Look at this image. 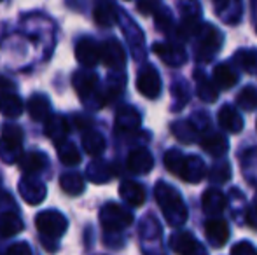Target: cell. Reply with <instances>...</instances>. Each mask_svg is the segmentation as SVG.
Here are the masks:
<instances>
[{
	"label": "cell",
	"mask_w": 257,
	"mask_h": 255,
	"mask_svg": "<svg viewBox=\"0 0 257 255\" xmlns=\"http://www.w3.org/2000/svg\"><path fill=\"white\" fill-rule=\"evenodd\" d=\"M231 255H257V250L252 243L240 241L231 248Z\"/></svg>",
	"instance_id": "41"
},
{
	"label": "cell",
	"mask_w": 257,
	"mask_h": 255,
	"mask_svg": "<svg viewBox=\"0 0 257 255\" xmlns=\"http://www.w3.org/2000/svg\"><path fill=\"white\" fill-rule=\"evenodd\" d=\"M236 103H238V107H240V109L247 110V112L255 110L257 109V91H255V88L247 86V88L241 89V91L238 93Z\"/></svg>",
	"instance_id": "37"
},
{
	"label": "cell",
	"mask_w": 257,
	"mask_h": 255,
	"mask_svg": "<svg viewBox=\"0 0 257 255\" xmlns=\"http://www.w3.org/2000/svg\"><path fill=\"white\" fill-rule=\"evenodd\" d=\"M177 7L180 11V16H182L180 27L177 28V34L186 39H189L194 34H200L201 7L198 0H177Z\"/></svg>",
	"instance_id": "6"
},
{
	"label": "cell",
	"mask_w": 257,
	"mask_h": 255,
	"mask_svg": "<svg viewBox=\"0 0 257 255\" xmlns=\"http://www.w3.org/2000/svg\"><path fill=\"white\" fill-rule=\"evenodd\" d=\"M82 149L89 156H100L105 150V138L95 129H88L82 135Z\"/></svg>",
	"instance_id": "35"
},
{
	"label": "cell",
	"mask_w": 257,
	"mask_h": 255,
	"mask_svg": "<svg viewBox=\"0 0 257 255\" xmlns=\"http://www.w3.org/2000/svg\"><path fill=\"white\" fill-rule=\"evenodd\" d=\"M72 86L81 98H89V96L95 95L96 88H98V75L91 70L75 72L74 77H72Z\"/></svg>",
	"instance_id": "15"
},
{
	"label": "cell",
	"mask_w": 257,
	"mask_h": 255,
	"mask_svg": "<svg viewBox=\"0 0 257 255\" xmlns=\"http://www.w3.org/2000/svg\"><path fill=\"white\" fill-rule=\"evenodd\" d=\"M137 89H139L140 95L149 100H154L161 95V77H159L158 70H156L153 65H146V67L139 72Z\"/></svg>",
	"instance_id": "8"
},
{
	"label": "cell",
	"mask_w": 257,
	"mask_h": 255,
	"mask_svg": "<svg viewBox=\"0 0 257 255\" xmlns=\"http://www.w3.org/2000/svg\"><path fill=\"white\" fill-rule=\"evenodd\" d=\"M172 133L180 143H194L198 140V126L193 121H175L172 124Z\"/></svg>",
	"instance_id": "31"
},
{
	"label": "cell",
	"mask_w": 257,
	"mask_h": 255,
	"mask_svg": "<svg viewBox=\"0 0 257 255\" xmlns=\"http://www.w3.org/2000/svg\"><path fill=\"white\" fill-rule=\"evenodd\" d=\"M100 222L108 232H121L133 224V213L117 203H107L100 210Z\"/></svg>",
	"instance_id": "4"
},
{
	"label": "cell",
	"mask_w": 257,
	"mask_h": 255,
	"mask_svg": "<svg viewBox=\"0 0 257 255\" xmlns=\"http://www.w3.org/2000/svg\"><path fill=\"white\" fill-rule=\"evenodd\" d=\"M18 191L28 204H39L46 199L48 187L42 180L35 178V175H25V178L18 185Z\"/></svg>",
	"instance_id": "10"
},
{
	"label": "cell",
	"mask_w": 257,
	"mask_h": 255,
	"mask_svg": "<svg viewBox=\"0 0 257 255\" xmlns=\"http://www.w3.org/2000/svg\"><path fill=\"white\" fill-rule=\"evenodd\" d=\"M166 170L173 173L175 177L182 178V180L189 182V184H196L206 175L205 161L200 156H184L180 150L172 149L165 154L163 157Z\"/></svg>",
	"instance_id": "1"
},
{
	"label": "cell",
	"mask_w": 257,
	"mask_h": 255,
	"mask_svg": "<svg viewBox=\"0 0 257 255\" xmlns=\"http://www.w3.org/2000/svg\"><path fill=\"white\" fill-rule=\"evenodd\" d=\"M68 131H70V124H68L67 117L51 114V116L44 121V135L48 136L49 140H53L54 143H60V142H63V140H67Z\"/></svg>",
	"instance_id": "19"
},
{
	"label": "cell",
	"mask_w": 257,
	"mask_h": 255,
	"mask_svg": "<svg viewBox=\"0 0 257 255\" xmlns=\"http://www.w3.org/2000/svg\"><path fill=\"white\" fill-rule=\"evenodd\" d=\"M233 60L247 74L257 72V49H240L234 53Z\"/></svg>",
	"instance_id": "36"
},
{
	"label": "cell",
	"mask_w": 257,
	"mask_h": 255,
	"mask_svg": "<svg viewBox=\"0 0 257 255\" xmlns=\"http://www.w3.org/2000/svg\"><path fill=\"white\" fill-rule=\"evenodd\" d=\"M86 177L93 182V184H105L114 177V168L112 164L105 163V161H93L86 170Z\"/></svg>",
	"instance_id": "30"
},
{
	"label": "cell",
	"mask_w": 257,
	"mask_h": 255,
	"mask_svg": "<svg viewBox=\"0 0 257 255\" xmlns=\"http://www.w3.org/2000/svg\"><path fill=\"white\" fill-rule=\"evenodd\" d=\"M200 143H201V149L213 157H222L227 152V149H229V143H227L226 136L217 131H205L200 138Z\"/></svg>",
	"instance_id": "20"
},
{
	"label": "cell",
	"mask_w": 257,
	"mask_h": 255,
	"mask_svg": "<svg viewBox=\"0 0 257 255\" xmlns=\"http://www.w3.org/2000/svg\"><path fill=\"white\" fill-rule=\"evenodd\" d=\"M18 164H20L25 175H37L48 166V157H46V154L32 150V152L21 154V157L18 159Z\"/></svg>",
	"instance_id": "22"
},
{
	"label": "cell",
	"mask_w": 257,
	"mask_h": 255,
	"mask_svg": "<svg viewBox=\"0 0 257 255\" xmlns=\"http://www.w3.org/2000/svg\"><path fill=\"white\" fill-rule=\"evenodd\" d=\"M74 123H75V126H77V129H88L89 128V121L82 119V117H75Z\"/></svg>",
	"instance_id": "45"
},
{
	"label": "cell",
	"mask_w": 257,
	"mask_h": 255,
	"mask_svg": "<svg viewBox=\"0 0 257 255\" xmlns=\"http://www.w3.org/2000/svg\"><path fill=\"white\" fill-rule=\"evenodd\" d=\"M194 81H196V93L200 96V100H203L206 103H213L219 98V91L217 86H213V82L203 74V72H194Z\"/></svg>",
	"instance_id": "29"
},
{
	"label": "cell",
	"mask_w": 257,
	"mask_h": 255,
	"mask_svg": "<svg viewBox=\"0 0 257 255\" xmlns=\"http://www.w3.org/2000/svg\"><path fill=\"white\" fill-rule=\"evenodd\" d=\"M60 187L63 192H67L68 196H79L84 192V178L77 171H67L60 177Z\"/></svg>",
	"instance_id": "32"
},
{
	"label": "cell",
	"mask_w": 257,
	"mask_h": 255,
	"mask_svg": "<svg viewBox=\"0 0 257 255\" xmlns=\"http://www.w3.org/2000/svg\"><path fill=\"white\" fill-rule=\"evenodd\" d=\"M54 145H56L58 157H60V161L65 166H77V164L81 163L82 156H81V152H79V149L72 142L63 140V142L54 143Z\"/></svg>",
	"instance_id": "33"
},
{
	"label": "cell",
	"mask_w": 257,
	"mask_h": 255,
	"mask_svg": "<svg viewBox=\"0 0 257 255\" xmlns=\"http://www.w3.org/2000/svg\"><path fill=\"white\" fill-rule=\"evenodd\" d=\"M215 13L226 25H238L243 14L241 0H215Z\"/></svg>",
	"instance_id": "16"
},
{
	"label": "cell",
	"mask_w": 257,
	"mask_h": 255,
	"mask_svg": "<svg viewBox=\"0 0 257 255\" xmlns=\"http://www.w3.org/2000/svg\"><path fill=\"white\" fill-rule=\"evenodd\" d=\"M140 124H142V116H140V112L135 107L124 105L115 114V128H117V131L133 133L140 128Z\"/></svg>",
	"instance_id": "18"
},
{
	"label": "cell",
	"mask_w": 257,
	"mask_h": 255,
	"mask_svg": "<svg viewBox=\"0 0 257 255\" xmlns=\"http://www.w3.org/2000/svg\"><path fill=\"white\" fill-rule=\"evenodd\" d=\"M35 225H37V231L42 234V238L58 239L67 232L68 220L60 211L46 210V211H41V213L35 217Z\"/></svg>",
	"instance_id": "5"
},
{
	"label": "cell",
	"mask_w": 257,
	"mask_h": 255,
	"mask_svg": "<svg viewBox=\"0 0 257 255\" xmlns=\"http://www.w3.org/2000/svg\"><path fill=\"white\" fill-rule=\"evenodd\" d=\"M201 206L206 215H220L226 208V196L219 189H206L201 197Z\"/></svg>",
	"instance_id": "25"
},
{
	"label": "cell",
	"mask_w": 257,
	"mask_h": 255,
	"mask_svg": "<svg viewBox=\"0 0 257 255\" xmlns=\"http://www.w3.org/2000/svg\"><path fill=\"white\" fill-rule=\"evenodd\" d=\"M205 236L210 245L220 248L229 239V225L222 218H210L205 224Z\"/></svg>",
	"instance_id": "14"
},
{
	"label": "cell",
	"mask_w": 257,
	"mask_h": 255,
	"mask_svg": "<svg viewBox=\"0 0 257 255\" xmlns=\"http://www.w3.org/2000/svg\"><path fill=\"white\" fill-rule=\"evenodd\" d=\"M119 194L130 206H142L146 203V189L133 180H124L119 185Z\"/></svg>",
	"instance_id": "24"
},
{
	"label": "cell",
	"mask_w": 257,
	"mask_h": 255,
	"mask_svg": "<svg viewBox=\"0 0 257 255\" xmlns=\"http://www.w3.org/2000/svg\"><path fill=\"white\" fill-rule=\"evenodd\" d=\"M159 9H161V0H139L137 2V11L144 16L156 14Z\"/></svg>",
	"instance_id": "40"
},
{
	"label": "cell",
	"mask_w": 257,
	"mask_h": 255,
	"mask_svg": "<svg viewBox=\"0 0 257 255\" xmlns=\"http://www.w3.org/2000/svg\"><path fill=\"white\" fill-rule=\"evenodd\" d=\"M156 203L159 204L163 215H165L166 222L173 227H180L186 224L187 220V206L184 203L180 192L175 187H172L166 182H159L156 184L154 189Z\"/></svg>",
	"instance_id": "2"
},
{
	"label": "cell",
	"mask_w": 257,
	"mask_h": 255,
	"mask_svg": "<svg viewBox=\"0 0 257 255\" xmlns=\"http://www.w3.org/2000/svg\"><path fill=\"white\" fill-rule=\"evenodd\" d=\"M126 164H128V170L133 171V173L146 175V173H149V171L153 170L154 157H153V154H151L147 149H144V147H139V149H133L132 152H130Z\"/></svg>",
	"instance_id": "17"
},
{
	"label": "cell",
	"mask_w": 257,
	"mask_h": 255,
	"mask_svg": "<svg viewBox=\"0 0 257 255\" xmlns=\"http://www.w3.org/2000/svg\"><path fill=\"white\" fill-rule=\"evenodd\" d=\"M23 231V220L16 211H2L0 213V236L2 238H13Z\"/></svg>",
	"instance_id": "27"
},
{
	"label": "cell",
	"mask_w": 257,
	"mask_h": 255,
	"mask_svg": "<svg viewBox=\"0 0 257 255\" xmlns=\"http://www.w3.org/2000/svg\"><path fill=\"white\" fill-rule=\"evenodd\" d=\"M255 203H257V201H255Z\"/></svg>",
	"instance_id": "46"
},
{
	"label": "cell",
	"mask_w": 257,
	"mask_h": 255,
	"mask_svg": "<svg viewBox=\"0 0 257 255\" xmlns=\"http://www.w3.org/2000/svg\"><path fill=\"white\" fill-rule=\"evenodd\" d=\"M7 91H14V82L0 75V93H7Z\"/></svg>",
	"instance_id": "44"
},
{
	"label": "cell",
	"mask_w": 257,
	"mask_h": 255,
	"mask_svg": "<svg viewBox=\"0 0 257 255\" xmlns=\"http://www.w3.org/2000/svg\"><path fill=\"white\" fill-rule=\"evenodd\" d=\"M93 16H95V21L98 27L108 28L112 25H115V21H117V9L112 4V0H96Z\"/></svg>",
	"instance_id": "26"
},
{
	"label": "cell",
	"mask_w": 257,
	"mask_h": 255,
	"mask_svg": "<svg viewBox=\"0 0 257 255\" xmlns=\"http://www.w3.org/2000/svg\"><path fill=\"white\" fill-rule=\"evenodd\" d=\"M208 178L212 184H224L231 178V166L226 161H220V163L213 164L212 170L208 173Z\"/></svg>",
	"instance_id": "39"
},
{
	"label": "cell",
	"mask_w": 257,
	"mask_h": 255,
	"mask_svg": "<svg viewBox=\"0 0 257 255\" xmlns=\"http://www.w3.org/2000/svg\"><path fill=\"white\" fill-rule=\"evenodd\" d=\"M23 110H25V103L18 96L16 91L0 93V114L4 117L16 119V117H20L23 114Z\"/></svg>",
	"instance_id": "21"
},
{
	"label": "cell",
	"mask_w": 257,
	"mask_h": 255,
	"mask_svg": "<svg viewBox=\"0 0 257 255\" xmlns=\"http://www.w3.org/2000/svg\"><path fill=\"white\" fill-rule=\"evenodd\" d=\"M213 81H215V86L220 89H231L233 86H236L238 82V75L229 65L220 63L215 67L213 70Z\"/></svg>",
	"instance_id": "34"
},
{
	"label": "cell",
	"mask_w": 257,
	"mask_h": 255,
	"mask_svg": "<svg viewBox=\"0 0 257 255\" xmlns=\"http://www.w3.org/2000/svg\"><path fill=\"white\" fill-rule=\"evenodd\" d=\"M245 220H247V224L250 225L252 229H255L257 231V203L252 204V206L247 210V213H245Z\"/></svg>",
	"instance_id": "43"
},
{
	"label": "cell",
	"mask_w": 257,
	"mask_h": 255,
	"mask_svg": "<svg viewBox=\"0 0 257 255\" xmlns=\"http://www.w3.org/2000/svg\"><path fill=\"white\" fill-rule=\"evenodd\" d=\"M102 63L107 68H112V70H121L126 63V53L122 49V46L119 44V41L115 39H107L102 46Z\"/></svg>",
	"instance_id": "13"
},
{
	"label": "cell",
	"mask_w": 257,
	"mask_h": 255,
	"mask_svg": "<svg viewBox=\"0 0 257 255\" xmlns=\"http://www.w3.org/2000/svg\"><path fill=\"white\" fill-rule=\"evenodd\" d=\"M153 51L170 67H182L187 62L186 49L175 42H156Z\"/></svg>",
	"instance_id": "12"
},
{
	"label": "cell",
	"mask_w": 257,
	"mask_h": 255,
	"mask_svg": "<svg viewBox=\"0 0 257 255\" xmlns=\"http://www.w3.org/2000/svg\"><path fill=\"white\" fill-rule=\"evenodd\" d=\"M217 119H219L220 128L226 129V131H229V133H240L245 124L241 114L231 105H224L222 109L219 110Z\"/></svg>",
	"instance_id": "23"
},
{
	"label": "cell",
	"mask_w": 257,
	"mask_h": 255,
	"mask_svg": "<svg viewBox=\"0 0 257 255\" xmlns=\"http://www.w3.org/2000/svg\"><path fill=\"white\" fill-rule=\"evenodd\" d=\"M222 48V34L213 25H203L200 30V41H198L196 56L201 62H210Z\"/></svg>",
	"instance_id": "7"
},
{
	"label": "cell",
	"mask_w": 257,
	"mask_h": 255,
	"mask_svg": "<svg viewBox=\"0 0 257 255\" xmlns=\"http://www.w3.org/2000/svg\"><path fill=\"white\" fill-rule=\"evenodd\" d=\"M154 21H156V28H158L159 32H163V34H172V32L177 34V30H173L175 23H173L172 13H170L168 9H165V7H161V9L154 14Z\"/></svg>",
	"instance_id": "38"
},
{
	"label": "cell",
	"mask_w": 257,
	"mask_h": 255,
	"mask_svg": "<svg viewBox=\"0 0 257 255\" xmlns=\"http://www.w3.org/2000/svg\"><path fill=\"white\" fill-rule=\"evenodd\" d=\"M23 147V131L16 124H6L0 133V159L6 163H18Z\"/></svg>",
	"instance_id": "3"
},
{
	"label": "cell",
	"mask_w": 257,
	"mask_h": 255,
	"mask_svg": "<svg viewBox=\"0 0 257 255\" xmlns=\"http://www.w3.org/2000/svg\"><path fill=\"white\" fill-rule=\"evenodd\" d=\"M170 248L177 255H208L203 245L196 241L191 232L180 231L170 238Z\"/></svg>",
	"instance_id": "11"
},
{
	"label": "cell",
	"mask_w": 257,
	"mask_h": 255,
	"mask_svg": "<svg viewBox=\"0 0 257 255\" xmlns=\"http://www.w3.org/2000/svg\"><path fill=\"white\" fill-rule=\"evenodd\" d=\"M75 58L84 68H93L102 62V49L91 37H82L75 44Z\"/></svg>",
	"instance_id": "9"
},
{
	"label": "cell",
	"mask_w": 257,
	"mask_h": 255,
	"mask_svg": "<svg viewBox=\"0 0 257 255\" xmlns=\"http://www.w3.org/2000/svg\"><path fill=\"white\" fill-rule=\"evenodd\" d=\"M27 110L34 121H46L51 116V103L46 95H34L28 100Z\"/></svg>",
	"instance_id": "28"
},
{
	"label": "cell",
	"mask_w": 257,
	"mask_h": 255,
	"mask_svg": "<svg viewBox=\"0 0 257 255\" xmlns=\"http://www.w3.org/2000/svg\"><path fill=\"white\" fill-rule=\"evenodd\" d=\"M6 255H32V248L28 243L25 241H18L14 243V245H11L9 248H7Z\"/></svg>",
	"instance_id": "42"
}]
</instances>
